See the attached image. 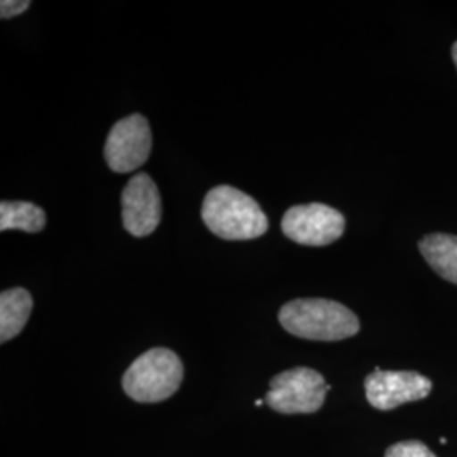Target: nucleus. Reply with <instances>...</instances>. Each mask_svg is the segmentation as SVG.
Here are the masks:
<instances>
[{
	"label": "nucleus",
	"mask_w": 457,
	"mask_h": 457,
	"mask_svg": "<svg viewBox=\"0 0 457 457\" xmlns=\"http://www.w3.org/2000/svg\"><path fill=\"white\" fill-rule=\"evenodd\" d=\"M202 220L217 237L226 241L256 239L270 228L262 205L228 185H219L205 195Z\"/></svg>",
	"instance_id": "obj_1"
},
{
	"label": "nucleus",
	"mask_w": 457,
	"mask_h": 457,
	"mask_svg": "<svg viewBox=\"0 0 457 457\" xmlns=\"http://www.w3.org/2000/svg\"><path fill=\"white\" fill-rule=\"evenodd\" d=\"M279 324L292 336L309 341H343L360 332V319L343 303L326 298H298L278 313Z\"/></svg>",
	"instance_id": "obj_2"
},
{
	"label": "nucleus",
	"mask_w": 457,
	"mask_h": 457,
	"mask_svg": "<svg viewBox=\"0 0 457 457\" xmlns=\"http://www.w3.org/2000/svg\"><path fill=\"white\" fill-rule=\"evenodd\" d=\"M183 381V362L164 347L149 349L132 362L122 378L126 395L139 403H158L175 395Z\"/></svg>",
	"instance_id": "obj_3"
},
{
	"label": "nucleus",
	"mask_w": 457,
	"mask_h": 457,
	"mask_svg": "<svg viewBox=\"0 0 457 457\" xmlns=\"http://www.w3.org/2000/svg\"><path fill=\"white\" fill-rule=\"evenodd\" d=\"M328 390L330 386L319 371L294 368L271 379L264 402L279 413H313L324 405Z\"/></svg>",
	"instance_id": "obj_4"
},
{
	"label": "nucleus",
	"mask_w": 457,
	"mask_h": 457,
	"mask_svg": "<svg viewBox=\"0 0 457 457\" xmlns=\"http://www.w3.org/2000/svg\"><path fill=\"white\" fill-rule=\"evenodd\" d=\"M153 146V136L146 117L132 114L115 122L109 132L104 156L115 173H131L146 163Z\"/></svg>",
	"instance_id": "obj_5"
},
{
	"label": "nucleus",
	"mask_w": 457,
	"mask_h": 457,
	"mask_svg": "<svg viewBox=\"0 0 457 457\" xmlns=\"http://www.w3.org/2000/svg\"><path fill=\"white\" fill-rule=\"evenodd\" d=\"M344 228L343 213L326 204L295 205L281 219L283 234L303 245H332L343 236Z\"/></svg>",
	"instance_id": "obj_6"
},
{
	"label": "nucleus",
	"mask_w": 457,
	"mask_h": 457,
	"mask_svg": "<svg viewBox=\"0 0 457 457\" xmlns=\"http://www.w3.org/2000/svg\"><path fill=\"white\" fill-rule=\"evenodd\" d=\"M364 390L371 407L393 410L428 396L432 383L428 378L415 371H383L376 368L364 379Z\"/></svg>",
	"instance_id": "obj_7"
},
{
	"label": "nucleus",
	"mask_w": 457,
	"mask_h": 457,
	"mask_svg": "<svg viewBox=\"0 0 457 457\" xmlns=\"http://www.w3.org/2000/svg\"><path fill=\"white\" fill-rule=\"evenodd\" d=\"M162 220V196L147 173L134 175L122 192V222L134 237L153 234Z\"/></svg>",
	"instance_id": "obj_8"
},
{
	"label": "nucleus",
	"mask_w": 457,
	"mask_h": 457,
	"mask_svg": "<svg viewBox=\"0 0 457 457\" xmlns=\"http://www.w3.org/2000/svg\"><path fill=\"white\" fill-rule=\"evenodd\" d=\"M33 312V296L24 288L0 295V341L7 343L21 334Z\"/></svg>",
	"instance_id": "obj_9"
},
{
	"label": "nucleus",
	"mask_w": 457,
	"mask_h": 457,
	"mask_svg": "<svg viewBox=\"0 0 457 457\" xmlns=\"http://www.w3.org/2000/svg\"><path fill=\"white\" fill-rule=\"evenodd\" d=\"M419 247L437 275L457 285V236L430 234L419 243Z\"/></svg>",
	"instance_id": "obj_10"
},
{
	"label": "nucleus",
	"mask_w": 457,
	"mask_h": 457,
	"mask_svg": "<svg viewBox=\"0 0 457 457\" xmlns=\"http://www.w3.org/2000/svg\"><path fill=\"white\" fill-rule=\"evenodd\" d=\"M46 226V213L31 202H7L0 204V230L19 228L29 234L41 232Z\"/></svg>",
	"instance_id": "obj_11"
},
{
	"label": "nucleus",
	"mask_w": 457,
	"mask_h": 457,
	"mask_svg": "<svg viewBox=\"0 0 457 457\" xmlns=\"http://www.w3.org/2000/svg\"><path fill=\"white\" fill-rule=\"evenodd\" d=\"M385 457H437L425 444L419 441L398 442L388 447Z\"/></svg>",
	"instance_id": "obj_12"
},
{
	"label": "nucleus",
	"mask_w": 457,
	"mask_h": 457,
	"mask_svg": "<svg viewBox=\"0 0 457 457\" xmlns=\"http://www.w3.org/2000/svg\"><path fill=\"white\" fill-rule=\"evenodd\" d=\"M31 7L29 0H2L0 2V17L2 19H11V17L19 16L26 12Z\"/></svg>",
	"instance_id": "obj_13"
},
{
	"label": "nucleus",
	"mask_w": 457,
	"mask_h": 457,
	"mask_svg": "<svg viewBox=\"0 0 457 457\" xmlns=\"http://www.w3.org/2000/svg\"><path fill=\"white\" fill-rule=\"evenodd\" d=\"M453 58H454V63H456L457 66V43L453 46Z\"/></svg>",
	"instance_id": "obj_14"
},
{
	"label": "nucleus",
	"mask_w": 457,
	"mask_h": 457,
	"mask_svg": "<svg viewBox=\"0 0 457 457\" xmlns=\"http://www.w3.org/2000/svg\"><path fill=\"white\" fill-rule=\"evenodd\" d=\"M262 403H266V402H264V400H262V398H258V400L254 402V405H256V407H262Z\"/></svg>",
	"instance_id": "obj_15"
}]
</instances>
